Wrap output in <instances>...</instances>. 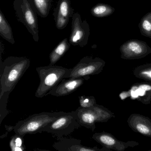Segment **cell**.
Returning a JSON list of instances; mask_svg holds the SVG:
<instances>
[{
  "mask_svg": "<svg viewBox=\"0 0 151 151\" xmlns=\"http://www.w3.org/2000/svg\"><path fill=\"white\" fill-rule=\"evenodd\" d=\"M30 65L29 59L25 57L9 56L0 64V95H9Z\"/></svg>",
  "mask_w": 151,
  "mask_h": 151,
  "instance_id": "6da1fadb",
  "label": "cell"
},
{
  "mask_svg": "<svg viewBox=\"0 0 151 151\" xmlns=\"http://www.w3.org/2000/svg\"><path fill=\"white\" fill-rule=\"evenodd\" d=\"M40 79L39 85L35 93L38 98H42L57 86L63 79L68 78L71 69L62 66L49 65L36 68Z\"/></svg>",
  "mask_w": 151,
  "mask_h": 151,
  "instance_id": "7a4b0ae2",
  "label": "cell"
},
{
  "mask_svg": "<svg viewBox=\"0 0 151 151\" xmlns=\"http://www.w3.org/2000/svg\"><path fill=\"white\" fill-rule=\"evenodd\" d=\"M67 112H41L34 114L28 118L19 121L14 126L15 134L24 137L27 134L42 132V129Z\"/></svg>",
  "mask_w": 151,
  "mask_h": 151,
  "instance_id": "3957f363",
  "label": "cell"
},
{
  "mask_svg": "<svg viewBox=\"0 0 151 151\" xmlns=\"http://www.w3.org/2000/svg\"><path fill=\"white\" fill-rule=\"evenodd\" d=\"M14 8L19 22L26 27L36 42L39 40L37 14L29 0H14Z\"/></svg>",
  "mask_w": 151,
  "mask_h": 151,
  "instance_id": "277c9868",
  "label": "cell"
},
{
  "mask_svg": "<svg viewBox=\"0 0 151 151\" xmlns=\"http://www.w3.org/2000/svg\"><path fill=\"white\" fill-rule=\"evenodd\" d=\"M80 125L78 122L76 111L67 112L42 129V132L51 133L57 139L68 136L78 129Z\"/></svg>",
  "mask_w": 151,
  "mask_h": 151,
  "instance_id": "5b68a950",
  "label": "cell"
},
{
  "mask_svg": "<svg viewBox=\"0 0 151 151\" xmlns=\"http://www.w3.org/2000/svg\"><path fill=\"white\" fill-rule=\"evenodd\" d=\"M90 35L89 24L86 20H82L80 14L75 13L72 17L69 43L73 46L84 47L88 44Z\"/></svg>",
  "mask_w": 151,
  "mask_h": 151,
  "instance_id": "8992f818",
  "label": "cell"
},
{
  "mask_svg": "<svg viewBox=\"0 0 151 151\" xmlns=\"http://www.w3.org/2000/svg\"><path fill=\"white\" fill-rule=\"evenodd\" d=\"M101 61L99 59L86 56L71 68L70 78L83 77L96 74L101 68Z\"/></svg>",
  "mask_w": 151,
  "mask_h": 151,
  "instance_id": "52a82bcc",
  "label": "cell"
},
{
  "mask_svg": "<svg viewBox=\"0 0 151 151\" xmlns=\"http://www.w3.org/2000/svg\"><path fill=\"white\" fill-rule=\"evenodd\" d=\"M74 14L75 9L71 6L70 0H59L53 14L57 29H65Z\"/></svg>",
  "mask_w": 151,
  "mask_h": 151,
  "instance_id": "ba28073f",
  "label": "cell"
},
{
  "mask_svg": "<svg viewBox=\"0 0 151 151\" xmlns=\"http://www.w3.org/2000/svg\"><path fill=\"white\" fill-rule=\"evenodd\" d=\"M89 78V76L83 77L70 78L67 79L64 78L57 86L50 91L47 95L56 97L69 95L83 85L85 80Z\"/></svg>",
  "mask_w": 151,
  "mask_h": 151,
  "instance_id": "9c48e42d",
  "label": "cell"
},
{
  "mask_svg": "<svg viewBox=\"0 0 151 151\" xmlns=\"http://www.w3.org/2000/svg\"><path fill=\"white\" fill-rule=\"evenodd\" d=\"M122 55L127 58L145 56L151 52V49L146 43L138 40H128L120 47Z\"/></svg>",
  "mask_w": 151,
  "mask_h": 151,
  "instance_id": "30bf717a",
  "label": "cell"
},
{
  "mask_svg": "<svg viewBox=\"0 0 151 151\" xmlns=\"http://www.w3.org/2000/svg\"><path fill=\"white\" fill-rule=\"evenodd\" d=\"M75 111L80 126L93 129L94 123L99 119V113L95 106L87 108L79 106Z\"/></svg>",
  "mask_w": 151,
  "mask_h": 151,
  "instance_id": "8fae6325",
  "label": "cell"
},
{
  "mask_svg": "<svg viewBox=\"0 0 151 151\" xmlns=\"http://www.w3.org/2000/svg\"><path fill=\"white\" fill-rule=\"evenodd\" d=\"M54 143L53 147L59 151H93L96 149L84 146L82 141L75 138H68L64 137L57 139Z\"/></svg>",
  "mask_w": 151,
  "mask_h": 151,
  "instance_id": "7c38bea8",
  "label": "cell"
},
{
  "mask_svg": "<svg viewBox=\"0 0 151 151\" xmlns=\"http://www.w3.org/2000/svg\"><path fill=\"white\" fill-rule=\"evenodd\" d=\"M71 44L67 38L63 40L51 52L49 55L50 64L55 65L68 51Z\"/></svg>",
  "mask_w": 151,
  "mask_h": 151,
  "instance_id": "4fadbf2b",
  "label": "cell"
},
{
  "mask_svg": "<svg viewBox=\"0 0 151 151\" xmlns=\"http://www.w3.org/2000/svg\"><path fill=\"white\" fill-rule=\"evenodd\" d=\"M37 14L42 18H46L50 13L53 0H29Z\"/></svg>",
  "mask_w": 151,
  "mask_h": 151,
  "instance_id": "5bb4252c",
  "label": "cell"
},
{
  "mask_svg": "<svg viewBox=\"0 0 151 151\" xmlns=\"http://www.w3.org/2000/svg\"><path fill=\"white\" fill-rule=\"evenodd\" d=\"M0 36L12 45L15 43L12 28L0 9Z\"/></svg>",
  "mask_w": 151,
  "mask_h": 151,
  "instance_id": "9a60e30c",
  "label": "cell"
},
{
  "mask_svg": "<svg viewBox=\"0 0 151 151\" xmlns=\"http://www.w3.org/2000/svg\"><path fill=\"white\" fill-rule=\"evenodd\" d=\"M115 9L110 5L104 3H99L92 8L91 13L96 17H104L109 16L115 12Z\"/></svg>",
  "mask_w": 151,
  "mask_h": 151,
  "instance_id": "2e32d148",
  "label": "cell"
},
{
  "mask_svg": "<svg viewBox=\"0 0 151 151\" xmlns=\"http://www.w3.org/2000/svg\"><path fill=\"white\" fill-rule=\"evenodd\" d=\"M138 26L142 36L151 38V12L141 18Z\"/></svg>",
  "mask_w": 151,
  "mask_h": 151,
  "instance_id": "e0dca14e",
  "label": "cell"
},
{
  "mask_svg": "<svg viewBox=\"0 0 151 151\" xmlns=\"http://www.w3.org/2000/svg\"><path fill=\"white\" fill-rule=\"evenodd\" d=\"M9 145L12 151H23L25 149L23 137L16 134L11 138Z\"/></svg>",
  "mask_w": 151,
  "mask_h": 151,
  "instance_id": "ac0fdd59",
  "label": "cell"
},
{
  "mask_svg": "<svg viewBox=\"0 0 151 151\" xmlns=\"http://www.w3.org/2000/svg\"><path fill=\"white\" fill-rule=\"evenodd\" d=\"M9 96V95L6 93L0 95V124H1L3 119L9 113L7 109Z\"/></svg>",
  "mask_w": 151,
  "mask_h": 151,
  "instance_id": "d6986e66",
  "label": "cell"
},
{
  "mask_svg": "<svg viewBox=\"0 0 151 151\" xmlns=\"http://www.w3.org/2000/svg\"><path fill=\"white\" fill-rule=\"evenodd\" d=\"M80 106L84 108L91 107L94 106L95 101L92 97L82 96L78 97Z\"/></svg>",
  "mask_w": 151,
  "mask_h": 151,
  "instance_id": "ffe728a7",
  "label": "cell"
},
{
  "mask_svg": "<svg viewBox=\"0 0 151 151\" xmlns=\"http://www.w3.org/2000/svg\"><path fill=\"white\" fill-rule=\"evenodd\" d=\"M93 138L97 141L99 140L101 143L107 145H113L115 143V140L114 138L105 134L94 135L93 136Z\"/></svg>",
  "mask_w": 151,
  "mask_h": 151,
  "instance_id": "44dd1931",
  "label": "cell"
},
{
  "mask_svg": "<svg viewBox=\"0 0 151 151\" xmlns=\"http://www.w3.org/2000/svg\"><path fill=\"white\" fill-rule=\"evenodd\" d=\"M137 129L139 132L143 134H147L149 133V129L146 125L139 124L137 125Z\"/></svg>",
  "mask_w": 151,
  "mask_h": 151,
  "instance_id": "7402d4cb",
  "label": "cell"
},
{
  "mask_svg": "<svg viewBox=\"0 0 151 151\" xmlns=\"http://www.w3.org/2000/svg\"><path fill=\"white\" fill-rule=\"evenodd\" d=\"M139 88L145 91H149L151 90V86L148 85H142L139 86Z\"/></svg>",
  "mask_w": 151,
  "mask_h": 151,
  "instance_id": "603a6c76",
  "label": "cell"
},
{
  "mask_svg": "<svg viewBox=\"0 0 151 151\" xmlns=\"http://www.w3.org/2000/svg\"><path fill=\"white\" fill-rule=\"evenodd\" d=\"M145 91L142 90V89H140V88H139V89L137 91V92L138 94L141 95V96H142V95H143L145 94Z\"/></svg>",
  "mask_w": 151,
  "mask_h": 151,
  "instance_id": "cb8c5ba5",
  "label": "cell"
},
{
  "mask_svg": "<svg viewBox=\"0 0 151 151\" xmlns=\"http://www.w3.org/2000/svg\"><path fill=\"white\" fill-rule=\"evenodd\" d=\"M5 126L8 131H11L12 130H14V126H6V125H5Z\"/></svg>",
  "mask_w": 151,
  "mask_h": 151,
  "instance_id": "d4e9b609",
  "label": "cell"
},
{
  "mask_svg": "<svg viewBox=\"0 0 151 151\" xmlns=\"http://www.w3.org/2000/svg\"><path fill=\"white\" fill-rule=\"evenodd\" d=\"M144 74H145V75H147V76H149L150 78H151V71L144 72Z\"/></svg>",
  "mask_w": 151,
  "mask_h": 151,
  "instance_id": "484cf974",
  "label": "cell"
}]
</instances>
